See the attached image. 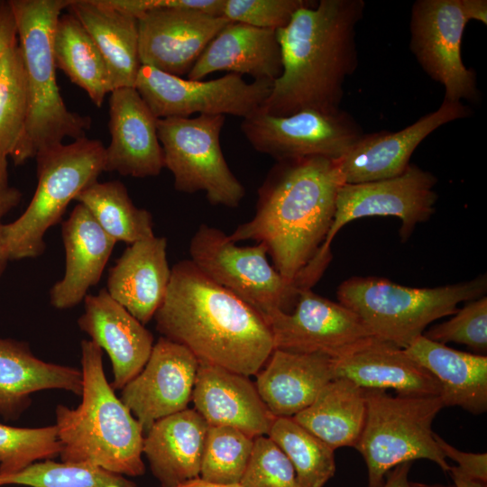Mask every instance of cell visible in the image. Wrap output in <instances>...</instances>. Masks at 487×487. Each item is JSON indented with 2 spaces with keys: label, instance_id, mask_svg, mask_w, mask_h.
Wrapping results in <instances>:
<instances>
[{
  "label": "cell",
  "instance_id": "6da1fadb",
  "mask_svg": "<svg viewBox=\"0 0 487 487\" xmlns=\"http://www.w3.org/2000/svg\"><path fill=\"white\" fill-rule=\"evenodd\" d=\"M153 318L162 336L186 347L198 363L248 377L263 367L274 350L263 317L190 260L171 268L166 296Z\"/></svg>",
  "mask_w": 487,
  "mask_h": 487
},
{
  "label": "cell",
  "instance_id": "7a4b0ae2",
  "mask_svg": "<svg viewBox=\"0 0 487 487\" xmlns=\"http://www.w3.org/2000/svg\"><path fill=\"white\" fill-rule=\"evenodd\" d=\"M363 9V0H320L299 8L277 31L282 70L260 110L276 116L340 111L344 83L358 63L355 35Z\"/></svg>",
  "mask_w": 487,
  "mask_h": 487
},
{
  "label": "cell",
  "instance_id": "3957f363",
  "mask_svg": "<svg viewBox=\"0 0 487 487\" xmlns=\"http://www.w3.org/2000/svg\"><path fill=\"white\" fill-rule=\"evenodd\" d=\"M344 183L337 160L278 161L258 190L254 216L228 236L264 244L277 271L295 283L328 233Z\"/></svg>",
  "mask_w": 487,
  "mask_h": 487
},
{
  "label": "cell",
  "instance_id": "277c9868",
  "mask_svg": "<svg viewBox=\"0 0 487 487\" xmlns=\"http://www.w3.org/2000/svg\"><path fill=\"white\" fill-rule=\"evenodd\" d=\"M80 348L81 402L76 409L61 404L55 409L60 459L141 476L145 473L142 427L106 380L103 350L86 339Z\"/></svg>",
  "mask_w": 487,
  "mask_h": 487
},
{
  "label": "cell",
  "instance_id": "5b68a950",
  "mask_svg": "<svg viewBox=\"0 0 487 487\" xmlns=\"http://www.w3.org/2000/svg\"><path fill=\"white\" fill-rule=\"evenodd\" d=\"M71 0H10L25 71L28 114L10 156L22 165L65 138L86 137L91 118L70 111L56 79L52 40L56 23Z\"/></svg>",
  "mask_w": 487,
  "mask_h": 487
},
{
  "label": "cell",
  "instance_id": "8992f818",
  "mask_svg": "<svg viewBox=\"0 0 487 487\" xmlns=\"http://www.w3.org/2000/svg\"><path fill=\"white\" fill-rule=\"evenodd\" d=\"M485 276L436 288H409L383 278L354 277L338 287L339 303L361 319L372 336L407 348L433 321L454 315L463 301L479 299Z\"/></svg>",
  "mask_w": 487,
  "mask_h": 487
},
{
  "label": "cell",
  "instance_id": "52a82bcc",
  "mask_svg": "<svg viewBox=\"0 0 487 487\" xmlns=\"http://www.w3.org/2000/svg\"><path fill=\"white\" fill-rule=\"evenodd\" d=\"M105 146L87 136L60 143L36 156L37 187L27 208L4 225L10 260L36 258L45 250L44 235L63 216L69 204L104 171Z\"/></svg>",
  "mask_w": 487,
  "mask_h": 487
},
{
  "label": "cell",
  "instance_id": "ba28073f",
  "mask_svg": "<svg viewBox=\"0 0 487 487\" xmlns=\"http://www.w3.org/2000/svg\"><path fill=\"white\" fill-rule=\"evenodd\" d=\"M364 391L365 423L354 448L365 462L368 487H382L389 471L418 459L449 471L451 465L432 430L434 419L444 408L439 396H392L385 391Z\"/></svg>",
  "mask_w": 487,
  "mask_h": 487
},
{
  "label": "cell",
  "instance_id": "9c48e42d",
  "mask_svg": "<svg viewBox=\"0 0 487 487\" xmlns=\"http://www.w3.org/2000/svg\"><path fill=\"white\" fill-rule=\"evenodd\" d=\"M436 179L429 171L409 164L399 176L363 183H344L337 193L335 211L328 233L315 256L297 279L302 289H310L322 275L330 259V245L347 223L374 216H392L401 221L400 235L406 240L415 226L434 213Z\"/></svg>",
  "mask_w": 487,
  "mask_h": 487
},
{
  "label": "cell",
  "instance_id": "30bf717a",
  "mask_svg": "<svg viewBox=\"0 0 487 487\" xmlns=\"http://www.w3.org/2000/svg\"><path fill=\"white\" fill-rule=\"evenodd\" d=\"M225 115H198L157 121L164 167L173 175L174 188L183 193L203 191L214 206L237 207L245 196L220 146Z\"/></svg>",
  "mask_w": 487,
  "mask_h": 487
},
{
  "label": "cell",
  "instance_id": "8fae6325",
  "mask_svg": "<svg viewBox=\"0 0 487 487\" xmlns=\"http://www.w3.org/2000/svg\"><path fill=\"white\" fill-rule=\"evenodd\" d=\"M189 254L206 277L262 317L278 310L289 313L294 308L300 289L271 265L264 244L238 246L223 231L203 224L191 238Z\"/></svg>",
  "mask_w": 487,
  "mask_h": 487
},
{
  "label": "cell",
  "instance_id": "7c38bea8",
  "mask_svg": "<svg viewBox=\"0 0 487 487\" xmlns=\"http://www.w3.org/2000/svg\"><path fill=\"white\" fill-rule=\"evenodd\" d=\"M472 20L487 24L486 0H418L411 8L410 50L424 71L444 86L449 102L479 98L475 73L461 53Z\"/></svg>",
  "mask_w": 487,
  "mask_h": 487
},
{
  "label": "cell",
  "instance_id": "4fadbf2b",
  "mask_svg": "<svg viewBox=\"0 0 487 487\" xmlns=\"http://www.w3.org/2000/svg\"><path fill=\"white\" fill-rule=\"evenodd\" d=\"M273 82H246L228 73L211 80H192L142 65L134 84L142 98L158 118L232 115L243 119L263 106Z\"/></svg>",
  "mask_w": 487,
  "mask_h": 487
},
{
  "label": "cell",
  "instance_id": "5bb4252c",
  "mask_svg": "<svg viewBox=\"0 0 487 487\" xmlns=\"http://www.w3.org/2000/svg\"><path fill=\"white\" fill-rule=\"evenodd\" d=\"M241 130L259 152L278 161L342 158L363 135L361 126L345 111L302 110L276 116L262 110L243 119Z\"/></svg>",
  "mask_w": 487,
  "mask_h": 487
},
{
  "label": "cell",
  "instance_id": "9a60e30c",
  "mask_svg": "<svg viewBox=\"0 0 487 487\" xmlns=\"http://www.w3.org/2000/svg\"><path fill=\"white\" fill-rule=\"evenodd\" d=\"M274 349L320 353L337 358L372 335L355 313L340 303L300 289L291 312L274 311L263 317Z\"/></svg>",
  "mask_w": 487,
  "mask_h": 487
},
{
  "label": "cell",
  "instance_id": "2e32d148",
  "mask_svg": "<svg viewBox=\"0 0 487 487\" xmlns=\"http://www.w3.org/2000/svg\"><path fill=\"white\" fill-rule=\"evenodd\" d=\"M198 362L183 345L160 337L142 370L121 390L122 402L145 434L159 419L187 409Z\"/></svg>",
  "mask_w": 487,
  "mask_h": 487
},
{
  "label": "cell",
  "instance_id": "e0dca14e",
  "mask_svg": "<svg viewBox=\"0 0 487 487\" xmlns=\"http://www.w3.org/2000/svg\"><path fill=\"white\" fill-rule=\"evenodd\" d=\"M138 19L142 65L187 76L207 46L230 21L183 8L148 11Z\"/></svg>",
  "mask_w": 487,
  "mask_h": 487
},
{
  "label": "cell",
  "instance_id": "ac0fdd59",
  "mask_svg": "<svg viewBox=\"0 0 487 487\" xmlns=\"http://www.w3.org/2000/svg\"><path fill=\"white\" fill-rule=\"evenodd\" d=\"M462 102L443 100L440 106L398 132L363 135L337 160L345 183L356 184L393 178L403 173L421 142L447 123L469 116Z\"/></svg>",
  "mask_w": 487,
  "mask_h": 487
},
{
  "label": "cell",
  "instance_id": "d6986e66",
  "mask_svg": "<svg viewBox=\"0 0 487 487\" xmlns=\"http://www.w3.org/2000/svg\"><path fill=\"white\" fill-rule=\"evenodd\" d=\"M157 121L135 87L113 90L109 96L111 139L105 148L104 171L133 178L158 176L164 168V157Z\"/></svg>",
  "mask_w": 487,
  "mask_h": 487
},
{
  "label": "cell",
  "instance_id": "ffe728a7",
  "mask_svg": "<svg viewBox=\"0 0 487 487\" xmlns=\"http://www.w3.org/2000/svg\"><path fill=\"white\" fill-rule=\"evenodd\" d=\"M79 328L105 350L112 363L114 390H122L144 367L153 347L152 334L102 289L84 299Z\"/></svg>",
  "mask_w": 487,
  "mask_h": 487
},
{
  "label": "cell",
  "instance_id": "44dd1931",
  "mask_svg": "<svg viewBox=\"0 0 487 487\" xmlns=\"http://www.w3.org/2000/svg\"><path fill=\"white\" fill-rule=\"evenodd\" d=\"M191 400L208 426L235 427L253 438L267 436L276 418L248 376L219 366L198 363Z\"/></svg>",
  "mask_w": 487,
  "mask_h": 487
},
{
  "label": "cell",
  "instance_id": "7402d4cb",
  "mask_svg": "<svg viewBox=\"0 0 487 487\" xmlns=\"http://www.w3.org/2000/svg\"><path fill=\"white\" fill-rule=\"evenodd\" d=\"M333 361L335 378L350 380L363 390H392L411 397L440 393L435 377L404 349L373 336Z\"/></svg>",
  "mask_w": 487,
  "mask_h": 487
},
{
  "label": "cell",
  "instance_id": "603a6c76",
  "mask_svg": "<svg viewBox=\"0 0 487 487\" xmlns=\"http://www.w3.org/2000/svg\"><path fill=\"white\" fill-rule=\"evenodd\" d=\"M170 275L167 240L152 235L129 244L109 270L106 290L145 325L161 305Z\"/></svg>",
  "mask_w": 487,
  "mask_h": 487
},
{
  "label": "cell",
  "instance_id": "cb8c5ba5",
  "mask_svg": "<svg viewBox=\"0 0 487 487\" xmlns=\"http://www.w3.org/2000/svg\"><path fill=\"white\" fill-rule=\"evenodd\" d=\"M66 265L63 278L50 290V302L58 309L73 308L96 285L116 242L78 204L61 224Z\"/></svg>",
  "mask_w": 487,
  "mask_h": 487
},
{
  "label": "cell",
  "instance_id": "d4e9b609",
  "mask_svg": "<svg viewBox=\"0 0 487 487\" xmlns=\"http://www.w3.org/2000/svg\"><path fill=\"white\" fill-rule=\"evenodd\" d=\"M281 70L276 31L230 21L209 42L187 78L202 80L214 72L227 71L274 82Z\"/></svg>",
  "mask_w": 487,
  "mask_h": 487
},
{
  "label": "cell",
  "instance_id": "484cf974",
  "mask_svg": "<svg viewBox=\"0 0 487 487\" xmlns=\"http://www.w3.org/2000/svg\"><path fill=\"white\" fill-rule=\"evenodd\" d=\"M256 375V389L271 414L292 418L308 407L333 379L334 361L320 353L274 349Z\"/></svg>",
  "mask_w": 487,
  "mask_h": 487
},
{
  "label": "cell",
  "instance_id": "4316f807",
  "mask_svg": "<svg viewBox=\"0 0 487 487\" xmlns=\"http://www.w3.org/2000/svg\"><path fill=\"white\" fill-rule=\"evenodd\" d=\"M45 390L81 396V371L42 361L25 342L0 338V416L17 420L31 406L32 394Z\"/></svg>",
  "mask_w": 487,
  "mask_h": 487
},
{
  "label": "cell",
  "instance_id": "83f0119b",
  "mask_svg": "<svg viewBox=\"0 0 487 487\" xmlns=\"http://www.w3.org/2000/svg\"><path fill=\"white\" fill-rule=\"evenodd\" d=\"M208 424L194 409L157 420L144 434L142 455L161 487L199 478Z\"/></svg>",
  "mask_w": 487,
  "mask_h": 487
},
{
  "label": "cell",
  "instance_id": "f1b7e54d",
  "mask_svg": "<svg viewBox=\"0 0 487 487\" xmlns=\"http://www.w3.org/2000/svg\"><path fill=\"white\" fill-rule=\"evenodd\" d=\"M437 381L445 407L480 415L487 410V356L458 351L423 335L404 349Z\"/></svg>",
  "mask_w": 487,
  "mask_h": 487
},
{
  "label": "cell",
  "instance_id": "f546056e",
  "mask_svg": "<svg viewBox=\"0 0 487 487\" xmlns=\"http://www.w3.org/2000/svg\"><path fill=\"white\" fill-rule=\"evenodd\" d=\"M67 10L96 44L107 67L112 91L134 87L142 66L138 19L106 0H71Z\"/></svg>",
  "mask_w": 487,
  "mask_h": 487
},
{
  "label": "cell",
  "instance_id": "4dcf8cb0",
  "mask_svg": "<svg viewBox=\"0 0 487 487\" xmlns=\"http://www.w3.org/2000/svg\"><path fill=\"white\" fill-rule=\"evenodd\" d=\"M292 418L334 450L354 447L365 423V391L350 380L335 378Z\"/></svg>",
  "mask_w": 487,
  "mask_h": 487
},
{
  "label": "cell",
  "instance_id": "1f68e13d",
  "mask_svg": "<svg viewBox=\"0 0 487 487\" xmlns=\"http://www.w3.org/2000/svg\"><path fill=\"white\" fill-rule=\"evenodd\" d=\"M52 50L56 68L85 90L96 106H102L112 92L106 64L86 28L69 12L56 23Z\"/></svg>",
  "mask_w": 487,
  "mask_h": 487
},
{
  "label": "cell",
  "instance_id": "d6a6232c",
  "mask_svg": "<svg viewBox=\"0 0 487 487\" xmlns=\"http://www.w3.org/2000/svg\"><path fill=\"white\" fill-rule=\"evenodd\" d=\"M92 215L101 228L115 242L132 244L154 235L152 216L137 207L123 182H95L76 198Z\"/></svg>",
  "mask_w": 487,
  "mask_h": 487
},
{
  "label": "cell",
  "instance_id": "836d02e7",
  "mask_svg": "<svg viewBox=\"0 0 487 487\" xmlns=\"http://www.w3.org/2000/svg\"><path fill=\"white\" fill-rule=\"evenodd\" d=\"M267 436L290 460L301 487H324L335 475V450L293 418H275Z\"/></svg>",
  "mask_w": 487,
  "mask_h": 487
},
{
  "label": "cell",
  "instance_id": "e575fe53",
  "mask_svg": "<svg viewBox=\"0 0 487 487\" xmlns=\"http://www.w3.org/2000/svg\"><path fill=\"white\" fill-rule=\"evenodd\" d=\"M28 92L18 41L0 61V187L8 186L7 160L23 133Z\"/></svg>",
  "mask_w": 487,
  "mask_h": 487
},
{
  "label": "cell",
  "instance_id": "d590c367",
  "mask_svg": "<svg viewBox=\"0 0 487 487\" xmlns=\"http://www.w3.org/2000/svg\"><path fill=\"white\" fill-rule=\"evenodd\" d=\"M138 487L125 476L86 463H57L51 459L32 464L12 473L0 474V487Z\"/></svg>",
  "mask_w": 487,
  "mask_h": 487
},
{
  "label": "cell",
  "instance_id": "8d00e7d4",
  "mask_svg": "<svg viewBox=\"0 0 487 487\" xmlns=\"http://www.w3.org/2000/svg\"><path fill=\"white\" fill-rule=\"evenodd\" d=\"M253 439L235 427L208 426L199 478L213 483H239Z\"/></svg>",
  "mask_w": 487,
  "mask_h": 487
},
{
  "label": "cell",
  "instance_id": "74e56055",
  "mask_svg": "<svg viewBox=\"0 0 487 487\" xmlns=\"http://www.w3.org/2000/svg\"><path fill=\"white\" fill-rule=\"evenodd\" d=\"M56 425L16 427L0 423V474L17 473L33 463L60 455Z\"/></svg>",
  "mask_w": 487,
  "mask_h": 487
},
{
  "label": "cell",
  "instance_id": "f35d334b",
  "mask_svg": "<svg viewBox=\"0 0 487 487\" xmlns=\"http://www.w3.org/2000/svg\"><path fill=\"white\" fill-rule=\"evenodd\" d=\"M239 484L243 487H301L290 460L268 436L254 437Z\"/></svg>",
  "mask_w": 487,
  "mask_h": 487
},
{
  "label": "cell",
  "instance_id": "ab89813d",
  "mask_svg": "<svg viewBox=\"0 0 487 487\" xmlns=\"http://www.w3.org/2000/svg\"><path fill=\"white\" fill-rule=\"evenodd\" d=\"M427 338L446 345L463 344L485 355L487 352V299L482 297L469 301L446 322L431 326L423 333Z\"/></svg>",
  "mask_w": 487,
  "mask_h": 487
},
{
  "label": "cell",
  "instance_id": "60d3db41",
  "mask_svg": "<svg viewBox=\"0 0 487 487\" xmlns=\"http://www.w3.org/2000/svg\"><path fill=\"white\" fill-rule=\"evenodd\" d=\"M308 3L303 0H225L223 16L231 22L277 32Z\"/></svg>",
  "mask_w": 487,
  "mask_h": 487
},
{
  "label": "cell",
  "instance_id": "b9f144b4",
  "mask_svg": "<svg viewBox=\"0 0 487 487\" xmlns=\"http://www.w3.org/2000/svg\"><path fill=\"white\" fill-rule=\"evenodd\" d=\"M111 6L134 17L155 9L183 8L223 16L225 0H106Z\"/></svg>",
  "mask_w": 487,
  "mask_h": 487
},
{
  "label": "cell",
  "instance_id": "7bdbcfd3",
  "mask_svg": "<svg viewBox=\"0 0 487 487\" xmlns=\"http://www.w3.org/2000/svg\"><path fill=\"white\" fill-rule=\"evenodd\" d=\"M435 439L446 458L455 461L462 473L487 483V454L461 451L435 433Z\"/></svg>",
  "mask_w": 487,
  "mask_h": 487
},
{
  "label": "cell",
  "instance_id": "ee69618b",
  "mask_svg": "<svg viewBox=\"0 0 487 487\" xmlns=\"http://www.w3.org/2000/svg\"><path fill=\"white\" fill-rule=\"evenodd\" d=\"M17 41V24L10 0H0V61Z\"/></svg>",
  "mask_w": 487,
  "mask_h": 487
},
{
  "label": "cell",
  "instance_id": "f6af8a7d",
  "mask_svg": "<svg viewBox=\"0 0 487 487\" xmlns=\"http://www.w3.org/2000/svg\"><path fill=\"white\" fill-rule=\"evenodd\" d=\"M22 199L21 191L14 188L5 186L0 187V276L4 272L6 264L9 261L4 239V224L3 217L16 207Z\"/></svg>",
  "mask_w": 487,
  "mask_h": 487
},
{
  "label": "cell",
  "instance_id": "bcb514c9",
  "mask_svg": "<svg viewBox=\"0 0 487 487\" xmlns=\"http://www.w3.org/2000/svg\"><path fill=\"white\" fill-rule=\"evenodd\" d=\"M411 465L412 462H407L392 468L386 474L382 487H408Z\"/></svg>",
  "mask_w": 487,
  "mask_h": 487
},
{
  "label": "cell",
  "instance_id": "7dc6e473",
  "mask_svg": "<svg viewBox=\"0 0 487 487\" xmlns=\"http://www.w3.org/2000/svg\"><path fill=\"white\" fill-rule=\"evenodd\" d=\"M448 473L452 477L455 487H486L485 482L468 477L455 465H451Z\"/></svg>",
  "mask_w": 487,
  "mask_h": 487
},
{
  "label": "cell",
  "instance_id": "c3c4849f",
  "mask_svg": "<svg viewBox=\"0 0 487 487\" xmlns=\"http://www.w3.org/2000/svg\"><path fill=\"white\" fill-rule=\"evenodd\" d=\"M175 487H243L239 483L224 484V483H213L202 480L201 478H196L188 482H185Z\"/></svg>",
  "mask_w": 487,
  "mask_h": 487
},
{
  "label": "cell",
  "instance_id": "681fc988",
  "mask_svg": "<svg viewBox=\"0 0 487 487\" xmlns=\"http://www.w3.org/2000/svg\"><path fill=\"white\" fill-rule=\"evenodd\" d=\"M408 487H455L454 484H442V483H424L418 482H409Z\"/></svg>",
  "mask_w": 487,
  "mask_h": 487
}]
</instances>
